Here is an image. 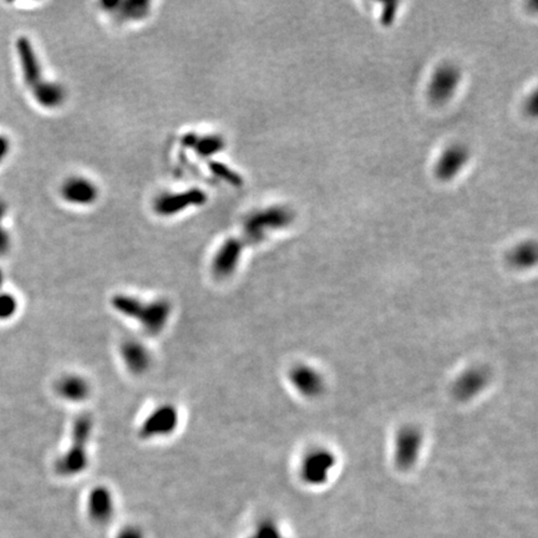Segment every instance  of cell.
<instances>
[{"instance_id": "30bf717a", "label": "cell", "mask_w": 538, "mask_h": 538, "mask_svg": "<svg viewBox=\"0 0 538 538\" xmlns=\"http://www.w3.org/2000/svg\"><path fill=\"white\" fill-rule=\"evenodd\" d=\"M18 53L19 56H20V62H21L25 81L31 87H35L37 84H40L43 81L42 67L39 65L35 51L33 49V45L28 39H25V37L19 39Z\"/></svg>"}, {"instance_id": "8992f818", "label": "cell", "mask_w": 538, "mask_h": 538, "mask_svg": "<svg viewBox=\"0 0 538 538\" xmlns=\"http://www.w3.org/2000/svg\"><path fill=\"white\" fill-rule=\"evenodd\" d=\"M243 241L228 238L220 245L212 261V273L217 279H227L237 270L242 256Z\"/></svg>"}, {"instance_id": "3957f363", "label": "cell", "mask_w": 538, "mask_h": 538, "mask_svg": "<svg viewBox=\"0 0 538 538\" xmlns=\"http://www.w3.org/2000/svg\"><path fill=\"white\" fill-rule=\"evenodd\" d=\"M180 410L173 404H161L153 408L141 422L139 435L142 440L165 439L180 426Z\"/></svg>"}, {"instance_id": "7a4b0ae2", "label": "cell", "mask_w": 538, "mask_h": 538, "mask_svg": "<svg viewBox=\"0 0 538 538\" xmlns=\"http://www.w3.org/2000/svg\"><path fill=\"white\" fill-rule=\"evenodd\" d=\"M94 419L84 414L76 417L71 428L70 445L67 451L56 461L55 469L62 476L73 477L81 475L90 465V441L94 435Z\"/></svg>"}, {"instance_id": "ba28073f", "label": "cell", "mask_w": 538, "mask_h": 538, "mask_svg": "<svg viewBox=\"0 0 538 538\" xmlns=\"http://www.w3.org/2000/svg\"><path fill=\"white\" fill-rule=\"evenodd\" d=\"M55 389L60 399L67 403H85L92 397V383L81 374L67 373L62 375L58 380Z\"/></svg>"}, {"instance_id": "52a82bcc", "label": "cell", "mask_w": 538, "mask_h": 538, "mask_svg": "<svg viewBox=\"0 0 538 538\" xmlns=\"http://www.w3.org/2000/svg\"><path fill=\"white\" fill-rule=\"evenodd\" d=\"M120 358L130 373L142 375L148 372L153 364V353L145 342L137 339H128L120 345Z\"/></svg>"}, {"instance_id": "5b68a950", "label": "cell", "mask_w": 538, "mask_h": 538, "mask_svg": "<svg viewBox=\"0 0 538 538\" xmlns=\"http://www.w3.org/2000/svg\"><path fill=\"white\" fill-rule=\"evenodd\" d=\"M289 220V214L283 209L270 208L252 214L245 223V241L247 243H257L264 238L266 232L286 226Z\"/></svg>"}, {"instance_id": "5bb4252c", "label": "cell", "mask_w": 538, "mask_h": 538, "mask_svg": "<svg viewBox=\"0 0 538 538\" xmlns=\"http://www.w3.org/2000/svg\"><path fill=\"white\" fill-rule=\"evenodd\" d=\"M89 508L95 517L104 519L112 511V496L106 487H96L89 497Z\"/></svg>"}, {"instance_id": "e0dca14e", "label": "cell", "mask_w": 538, "mask_h": 538, "mask_svg": "<svg viewBox=\"0 0 538 538\" xmlns=\"http://www.w3.org/2000/svg\"><path fill=\"white\" fill-rule=\"evenodd\" d=\"M8 148H9V142L6 141V139L0 137V161H1L3 157L8 153Z\"/></svg>"}, {"instance_id": "9a60e30c", "label": "cell", "mask_w": 538, "mask_h": 538, "mask_svg": "<svg viewBox=\"0 0 538 538\" xmlns=\"http://www.w3.org/2000/svg\"><path fill=\"white\" fill-rule=\"evenodd\" d=\"M209 170L214 173L216 177L220 178L222 181H225L227 184H232L238 187L242 184V177L239 176L237 172L233 171L232 168H229L228 166L222 164V162H217V161H212L209 164Z\"/></svg>"}, {"instance_id": "6da1fadb", "label": "cell", "mask_w": 538, "mask_h": 538, "mask_svg": "<svg viewBox=\"0 0 538 538\" xmlns=\"http://www.w3.org/2000/svg\"><path fill=\"white\" fill-rule=\"evenodd\" d=\"M111 304L119 314L136 322L148 336L165 331L173 312L171 302L165 298L145 302L130 294H117Z\"/></svg>"}, {"instance_id": "8fae6325", "label": "cell", "mask_w": 538, "mask_h": 538, "mask_svg": "<svg viewBox=\"0 0 538 538\" xmlns=\"http://www.w3.org/2000/svg\"><path fill=\"white\" fill-rule=\"evenodd\" d=\"M34 89V96L37 103L45 109H55L65 101L67 92L62 85L56 83H48L42 81Z\"/></svg>"}, {"instance_id": "9c48e42d", "label": "cell", "mask_w": 538, "mask_h": 538, "mask_svg": "<svg viewBox=\"0 0 538 538\" xmlns=\"http://www.w3.org/2000/svg\"><path fill=\"white\" fill-rule=\"evenodd\" d=\"M62 196L75 206H90L98 200V190L90 180L73 176L62 184Z\"/></svg>"}, {"instance_id": "277c9868", "label": "cell", "mask_w": 538, "mask_h": 538, "mask_svg": "<svg viewBox=\"0 0 538 538\" xmlns=\"http://www.w3.org/2000/svg\"><path fill=\"white\" fill-rule=\"evenodd\" d=\"M207 202V195L200 189L164 193L156 198L153 203L155 212L162 217H171L181 214L187 208L203 206Z\"/></svg>"}, {"instance_id": "2e32d148", "label": "cell", "mask_w": 538, "mask_h": 538, "mask_svg": "<svg viewBox=\"0 0 538 538\" xmlns=\"http://www.w3.org/2000/svg\"><path fill=\"white\" fill-rule=\"evenodd\" d=\"M6 212V207L3 206V203L0 202V254L4 253L9 245V239H8V234H6L4 228L1 227V220H3V216Z\"/></svg>"}, {"instance_id": "4fadbf2b", "label": "cell", "mask_w": 538, "mask_h": 538, "mask_svg": "<svg viewBox=\"0 0 538 538\" xmlns=\"http://www.w3.org/2000/svg\"><path fill=\"white\" fill-rule=\"evenodd\" d=\"M225 146H226V142L220 134H203V136L197 134L196 142L192 147V150L202 159H209V157H214V155L220 153Z\"/></svg>"}, {"instance_id": "7c38bea8", "label": "cell", "mask_w": 538, "mask_h": 538, "mask_svg": "<svg viewBox=\"0 0 538 538\" xmlns=\"http://www.w3.org/2000/svg\"><path fill=\"white\" fill-rule=\"evenodd\" d=\"M103 6L111 12H116L121 19H141L146 17L150 8L148 1L130 0V1H104Z\"/></svg>"}]
</instances>
